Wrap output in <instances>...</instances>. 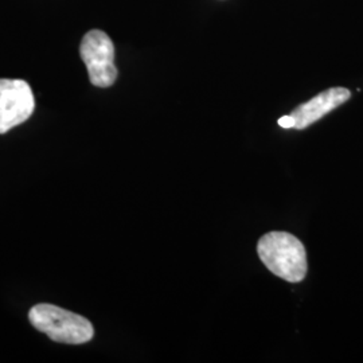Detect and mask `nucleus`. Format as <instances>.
<instances>
[{
  "instance_id": "f257e3e1",
  "label": "nucleus",
  "mask_w": 363,
  "mask_h": 363,
  "mask_svg": "<svg viewBox=\"0 0 363 363\" xmlns=\"http://www.w3.org/2000/svg\"><path fill=\"white\" fill-rule=\"evenodd\" d=\"M257 253L264 265L288 283L304 280L308 264L306 247L295 235L286 232H271L262 235Z\"/></svg>"
},
{
  "instance_id": "f03ea898",
  "label": "nucleus",
  "mask_w": 363,
  "mask_h": 363,
  "mask_svg": "<svg viewBox=\"0 0 363 363\" xmlns=\"http://www.w3.org/2000/svg\"><path fill=\"white\" fill-rule=\"evenodd\" d=\"M30 323L54 342L84 345L94 335V328L84 316L52 304H37L28 312Z\"/></svg>"
},
{
  "instance_id": "7ed1b4c3",
  "label": "nucleus",
  "mask_w": 363,
  "mask_h": 363,
  "mask_svg": "<svg viewBox=\"0 0 363 363\" xmlns=\"http://www.w3.org/2000/svg\"><path fill=\"white\" fill-rule=\"evenodd\" d=\"M79 54L94 86L109 88L115 84L117 78L115 46L106 33L101 30L89 31L82 38Z\"/></svg>"
},
{
  "instance_id": "20e7f679",
  "label": "nucleus",
  "mask_w": 363,
  "mask_h": 363,
  "mask_svg": "<svg viewBox=\"0 0 363 363\" xmlns=\"http://www.w3.org/2000/svg\"><path fill=\"white\" fill-rule=\"evenodd\" d=\"M34 108V94L26 81L0 79V133L25 123Z\"/></svg>"
},
{
  "instance_id": "39448f33",
  "label": "nucleus",
  "mask_w": 363,
  "mask_h": 363,
  "mask_svg": "<svg viewBox=\"0 0 363 363\" xmlns=\"http://www.w3.org/2000/svg\"><path fill=\"white\" fill-rule=\"evenodd\" d=\"M351 97V93L346 88H331L319 93L310 101L298 105L291 113L295 120L296 130H306L313 123L319 121L327 113L345 104Z\"/></svg>"
},
{
  "instance_id": "423d86ee",
  "label": "nucleus",
  "mask_w": 363,
  "mask_h": 363,
  "mask_svg": "<svg viewBox=\"0 0 363 363\" xmlns=\"http://www.w3.org/2000/svg\"><path fill=\"white\" fill-rule=\"evenodd\" d=\"M279 125L280 127H283V128H295V120H294V117L291 116V115H288V116H283L279 118Z\"/></svg>"
}]
</instances>
